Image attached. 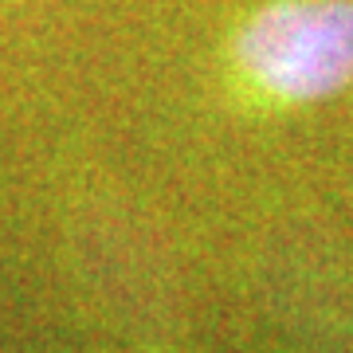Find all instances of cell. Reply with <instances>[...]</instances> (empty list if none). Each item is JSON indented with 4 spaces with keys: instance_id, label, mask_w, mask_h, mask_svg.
<instances>
[{
    "instance_id": "obj_1",
    "label": "cell",
    "mask_w": 353,
    "mask_h": 353,
    "mask_svg": "<svg viewBox=\"0 0 353 353\" xmlns=\"http://www.w3.org/2000/svg\"><path fill=\"white\" fill-rule=\"evenodd\" d=\"M236 63L279 102H318L353 83V0H271L236 36Z\"/></svg>"
}]
</instances>
